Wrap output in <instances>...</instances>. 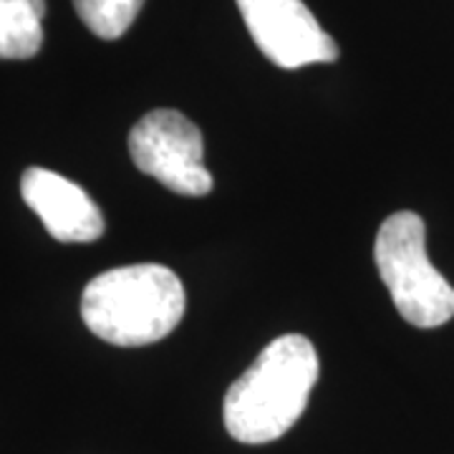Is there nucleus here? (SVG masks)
Returning <instances> with one entry per match:
<instances>
[{
  "label": "nucleus",
  "instance_id": "1",
  "mask_svg": "<svg viewBox=\"0 0 454 454\" xmlns=\"http://www.w3.org/2000/svg\"><path fill=\"white\" fill-rule=\"evenodd\" d=\"M316 381L318 354L306 336L288 333L270 340L227 389L223 419L230 437L243 444L283 437L306 411Z\"/></svg>",
  "mask_w": 454,
  "mask_h": 454
},
{
  "label": "nucleus",
  "instance_id": "2",
  "mask_svg": "<svg viewBox=\"0 0 454 454\" xmlns=\"http://www.w3.org/2000/svg\"><path fill=\"white\" fill-rule=\"evenodd\" d=\"M184 309L182 280L160 262L106 270L82 295L83 324L114 346H149L162 340L177 328Z\"/></svg>",
  "mask_w": 454,
  "mask_h": 454
},
{
  "label": "nucleus",
  "instance_id": "3",
  "mask_svg": "<svg viewBox=\"0 0 454 454\" xmlns=\"http://www.w3.org/2000/svg\"><path fill=\"white\" fill-rule=\"evenodd\" d=\"M379 276L406 324L439 328L454 318V288L427 255V230L417 212H394L373 243Z\"/></svg>",
  "mask_w": 454,
  "mask_h": 454
},
{
  "label": "nucleus",
  "instance_id": "4",
  "mask_svg": "<svg viewBox=\"0 0 454 454\" xmlns=\"http://www.w3.org/2000/svg\"><path fill=\"white\" fill-rule=\"evenodd\" d=\"M129 154L137 169L177 195L205 197L212 192L205 139L184 114L157 109L142 116L129 134Z\"/></svg>",
  "mask_w": 454,
  "mask_h": 454
},
{
  "label": "nucleus",
  "instance_id": "5",
  "mask_svg": "<svg viewBox=\"0 0 454 454\" xmlns=\"http://www.w3.org/2000/svg\"><path fill=\"white\" fill-rule=\"evenodd\" d=\"M247 31L265 59L280 68L333 64L336 41L321 28L303 0H235Z\"/></svg>",
  "mask_w": 454,
  "mask_h": 454
},
{
  "label": "nucleus",
  "instance_id": "6",
  "mask_svg": "<svg viewBox=\"0 0 454 454\" xmlns=\"http://www.w3.org/2000/svg\"><path fill=\"white\" fill-rule=\"evenodd\" d=\"M20 195L53 240L94 243L104 235L106 223L97 202L79 184L43 167H28L20 177Z\"/></svg>",
  "mask_w": 454,
  "mask_h": 454
},
{
  "label": "nucleus",
  "instance_id": "7",
  "mask_svg": "<svg viewBox=\"0 0 454 454\" xmlns=\"http://www.w3.org/2000/svg\"><path fill=\"white\" fill-rule=\"evenodd\" d=\"M46 0H0V59H33L43 46Z\"/></svg>",
  "mask_w": 454,
  "mask_h": 454
},
{
  "label": "nucleus",
  "instance_id": "8",
  "mask_svg": "<svg viewBox=\"0 0 454 454\" xmlns=\"http://www.w3.org/2000/svg\"><path fill=\"white\" fill-rule=\"evenodd\" d=\"M142 5L145 0H74V8L83 26L104 41L121 38L129 31Z\"/></svg>",
  "mask_w": 454,
  "mask_h": 454
}]
</instances>
